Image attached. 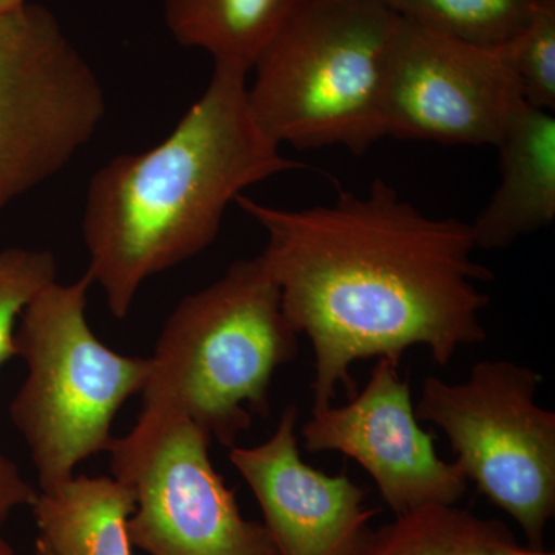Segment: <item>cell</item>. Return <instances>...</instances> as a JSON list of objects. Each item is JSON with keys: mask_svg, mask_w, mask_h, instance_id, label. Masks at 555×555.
<instances>
[{"mask_svg": "<svg viewBox=\"0 0 555 555\" xmlns=\"http://www.w3.org/2000/svg\"><path fill=\"white\" fill-rule=\"evenodd\" d=\"M211 438L184 416L141 409L108 449L112 476L129 485L131 546L150 555H278L266 526L247 520L211 463Z\"/></svg>", "mask_w": 555, "mask_h": 555, "instance_id": "cell-8", "label": "cell"}, {"mask_svg": "<svg viewBox=\"0 0 555 555\" xmlns=\"http://www.w3.org/2000/svg\"><path fill=\"white\" fill-rule=\"evenodd\" d=\"M297 356L298 334L261 255L238 259L167 318L142 409L184 416L211 441L236 447L254 415L269 418L273 375Z\"/></svg>", "mask_w": 555, "mask_h": 555, "instance_id": "cell-3", "label": "cell"}, {"mask_svg": "<svg viewBox=\"0 0 555 555\" xmlns=\"http://www.w3.org/2000/svg\"><path fill=\"white\" fill-rule=\"evenodd\" d=\"M33 555H54L53 551L50 550L49 546L46 545V543L42 542V540L39 539L36 540L35 543V551H33Z\"/></svg>", "mask_w": 555, "mask_h": 555, "instance_id": "cell-22", "label": "cell"}, {"mask_svg": "<svg viewBox=\"0 0 555 555\" xmlns=\"http://www.w3.org/2000/svg\"><path fill=\"white\" fill-rule=\"evenodd\" d=\"M105 113L100 78L53 11L0 14V210L67 167Z\"/></svg>", "mask_w": 555, "mask_h": 555, "instance_id": "cell-7", "label": "cell"}, {"mask_svg": "<svg viewBox=\"0 0 555 555\" xmlns=\"http://www.w3.org/2000/svg\"><path fill=\"white\" fill-rule=\"evenodd\" d=\"M507 555H555L554 553H546L543 550H532V547H521L518 545L516 550L511 551Z\"/></svg>", "mask_w": 555, "mask_h": 555, "instance_id": "cell-21", "label": "cell"}, {"mask_svg": "<svg viewBox=\"0 0 555 555\" xmlns=\"http://www.w3.org/2000/svg\"><path fill=\"white\" fill-rule=\"evenodd\" d=\"M517 546L503 521L455 505H429L372 531L358 555H507Z\"/></svg>", "mask_w": 555, "mask_h": 555, "instance_id": "cell-15", "label": "cell"}, {"mask_svg": "<svg viewBox=\"0 0 555 555\" xmlns=\"http://www.w3.org/2000/svg\"><path fill=\"white\" fill-rule=\"evenodd\" d=\"M93 281L50 283L28 302L16 331V358L27 375L10 404V418L31 455L38 491L75 476L76 467L108 452L113 423L141 396L149 357L109 349L87 320Z\"/></svg>", "mask_w": 555, "mask_h": 555, "instance_id": "cell-5", "label": "cell"}, {"mask_svg": "<svg viewBox=\"0 0 555 555\" xmlns=\"http://www.w3.org/2000/svg\"><path fill=\"white\" fill-rule=\"evenodd\" d=\"M524 105L506 46H477L398 17L383 86L385 138L495 147Z\"/></svg>", "mask_w": 555, "mask_h": 555, "instance_id": "cell-9", "label": "cell"}, {"mask_svg": "<svg viewBox=\"0 0 555 555\" xmlns=\"http://www.w3.org/2000/svg\"><path fill=\"white\" fill-rule=\"evenodd\" d=\"M39 539L54 555H131L129 485L113 476H73L33 503Z\"/></svg>", "mask_w": 555, "mask_h": 555, "instance_id": "cell-13", "label": "cell"}, {"mask_svg": "<svg viewBox=\"0 0 555 555\" xmlns=\"http://www.w3.org/2000/svg\"><path fill=\"white\" fill-rule=\"evenodd\" d=\"M400 364L379 358L371 378L345 406L312 409L301 427L306 451L339 452L367 470L396 516L429 505H456L467 478L441 460L434 434L420 426Z\"/></svg>", "mask_w": 555, "mask_h": 555, "instance_id": "cell-10", "label": "cell"}, {"mask_svg": "<svg viewBox=\"0 0 555 555\" xmlns=\"http://www.w3.org/2000/svg\"><path fill=\"white\" fill-rule=\"evenodd\" d=\"M542 382L516 361L483 360L465 383L425 378L415 404L418 422L443 430L467 481L517 521L532 550H543L555 514V414L535 403Z\"/></svg>", "mask_w": 555, "mask_h": 555, "instance_id": "cell-6", "label": "cell"}, {"mask_svg": "<svg viewBox=\"0 0 555 555\" xmlns=\"http://www.w3.org/2000/svg\"><path fill=\"white\" fill-rule=\"evenodd\" d=\"M28 3V0H0V14L9 13Z\"/></svg>", "mask_w": 555, "mask_h": 555, "instance_id": "cell-20", "label": "cell"}, {"mask_svg": "<svg viewBox=\"0 0 555 555\" xmlns=\"http://www.w3.org/2000/svg\"><path fill=\"white\" fill-rule=\"evenodd\" d=\"M248 73L215 65L206 90L155 147L108 160L90 179L82 236L93 284L129 317L150 280L217 240L244 190L297 169L251 115Z\"/></svg>", "mask_w": 555, "mask_h": 555, "instance_id": "cell-2", "label": "cell"}, {"mask_svg": "<svg viewBox=\"0 0 555 555\" xmlns=\"http://www.w3.org/2000/svg\"><path fill=\"white\" fill-rule=\"evenodd\" d=\"M500 182L470 222L474 243L503 250L555 218V118L524 105L496 142Z\"/></svg>", "mask_w": 555, "mask_h": 555, "instance_id": "cell-12", "label": "cell"}, {"mask_svg": "<svg viewBox=\"0 0 555 555\" xmlns=\"http://www.w3.org/2000/svg\"><path fill=\"white\" fill-rule=\"evenodd\" d=\"M400 20L451 38L502 47L531 20L539 0H375Z\"/></svg>", "mask_w": 555, "mask_h": 555, "instance_id": "cell-16", "label": "cell"}, {"mask_svg": "<svg viewBox=\"0 0 555 555\" xmlns=\"http://www.w3.org/2000/svg\"><path fill=\"white\" fill-rule=\"evenodd\" d=\"M310 0H166L179 46L207 51L214 65L250 73L262 51Z\"/></svg>", "mask_w": 555, "mask_h": 555, "instance_id": "cell-14", "label": "cell"}, {"mask_svg": "<svg viewBox=\"0 0 555 555\" xmlns=\"http://www.w3.org/2000/svg\"><path fill=\"white\" fill-rule=\"evenodd\" d=\"M236 206L268 233L262 261L280 287L288 323L313 350L312 409L350 397V367L427 347L448 366L460 347L483 343L481 313L494 280L473 258L467 222L434 218L374 179L366 195L339 192L331 204L280 208L241 195Z\"/></svg>", "mask_w": 555, "mask_h": 555, "instance_id": "cell-1", "label": "cell"}, {"mask_svg": "<svg viewBox=\"0 0 555 555\" xmlns=\"http://www.w3.org/2000/svg\"><path fill=\"white\" fill-rule=\"evenodd\" d=\"M298 408L284 409L257 447L230 448L229 460L254 492L278 555H358L378 509L346 476H328L299 454Z\"/></svg>", "mask_w": 555, "mask_h": 555, "instance_id": "cell-11", "label": "cell"}, {"mask_svg": "<svg viewBox=\"0 0 555 555\" xmlns=\"http://www.w3.org/2000/svg\"><path fill=\"white\" fill-rule=\"evenodd\" d=\"M38 494V489L22 476L20 467L0 455V526L9 520L14 511L31 507Z\"/></svg>", "mask_w": 555, "mask_h": 555, "instance_id": "cell-19", "label": "cell"}, {"mask_svg": "<svg viewBox=\"0 0 555 555\" xmlns=\"http://www.w3.org/2000/svg\"><path fill=\"white\" fill-rule=\"evenodd\" d=\"M0 555H17L2 535H0Z\"/></svg>", "mask_w": 555, "mask_h": 555, "instance_id": "cell-23", "label": "cell"}, {"mask_svg": "<svg viewBox=\"0 0 555 555\" xmlns=\"http://www.w3.org/2000/svg\"><path fill=\"white\" fill-rule=\"evenodd\" d=\"M57 281V259L50 250H0V369L16 358L17 324L28 302Z\"/></svg>", "mask_w": 555, "mask_h": 555, "instance_id": "cell-17", "label": "cell"}, {"mask_svg": "<svg viewBox=\"0 0 555 555\" xmlns=\"http://www.w3.org/2000/svg\"><path fill=\"white\" fill-rule=\"evenodd\" d=\"M398 16L375 0H310L262 51L248 107L276 144L364 155L383 127V86Z\"/></svg>", "mask_w": 555, "mask_h": 555, "instance_id": "cell-4", "label": "cell"}, {"mask_svg": "<svg viewBox=\"0 0 555 555\" xmlns=\"http://www.w3.org/2000/svg\"><path fill=\"white\" fill-rule=\"evenodd\" d=\"M528 107L555 109V0H539L531 20L506 43Z\"/></svg>", "mask_w": 555, "mask_h": 555, "instance_id": "cell-18", "label": "cell"}]
</instances>
